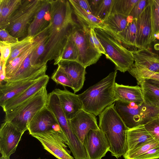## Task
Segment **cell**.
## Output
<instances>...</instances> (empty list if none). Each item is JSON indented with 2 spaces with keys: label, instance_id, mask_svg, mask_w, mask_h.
Listing matches in <instances>:
<instances>
[{
  "label": "cell",
  "instance_id": "cell-47",
  "mask_svg": "<svg viewBox=\"0 0 159 159\" xmlns=\"http://www.w3.org/2000/svg\"><path fill=\"white\" fill-rule=\"evenodd\" d=\"M145 80L159 88V81L151 80Z\"/></svg>",
  "mask_w": 159,
  "mask_h": 159
},
{
  "label": "cell",
  "instance_id": "cell-9",
  "mask_svg": "<svg viewBox=\"0 0 159 159\" xmlns=\"http://www.w3.org/2000/svg\"><path fill=\"white\" fill-rule=\"evenodd\" d=\"M32 136L39 141L45 149L58 159H74L67 149V143L62 131L53 130Z\"/></svg>",
  "mask_w": 159,
  "mask_h": 159
},
{
  "label": "cell",
  "instance_id": "cell-7",
  "mask_svg": "<svg viewBox=\"0 0 159 159\" xmlns=\"http://www.w3.org/2000/svg\"><path fill=\"white\" fill-rule=\"evenodd\" d=\"M115 104V109L129 129L144 125L159 116V107L149 106L144 102H129L118 100Z\"/></svg>",
  "mask_w": 159,
  "mask_h": 159
},
{
  "label": "cell",
  "instance_id": "cell-15",
  "mask_svg": "<svg viewBox=\"0 0 159 159\" xmlns=\"http://www.w3.org/2000/svg\"><path fill=\"white\" fill-rule=\"evenodd\" d=\"M138 48H148L150 45L151 32L150 0L140 15L137 19L136 24Z\"/></svg>",
  "mask_w": 159,
  "mask_h": 159
},
{
  "label": "cell",
  "instance_id": "cell-50",
  "mask_svg": "<svg viewBox=\"0 0 159 159\" xmlns=\"http://www.w3.org/2000/svg\"><path fill=\"white\" fill-rule=\"evenodd\" d=\"M38 159H41V158L40 157L38 158Z\"/></svg>",
  "mask_w": 159,
  "mask_h": 159
},
{
  "label": "cell",
  "instance_id": "cell-26",
  "mask_svg": "<svg viewBox=\"0 0 159 159\" xmlns=\"http://www.w3.org/2000/svg\"><path fill=\"white\" fill-rule=\"evenodd\" d=\"M69 1L71 6L73 13L77 20L94 28L102 29L103 28L104 25L102 20L93 14L87 12L73 0Z\"/></svg>",
  "mask_w": 159,
  "mask_h": 159
},
{
  "label": "cell",
  "instance_id": "cell-13",
  "mask_svg": "<svg viewBox=\"0 0 159 159\" xmlns=\"http://www.w3.org/2000/svg\"><path fill=\"white\" fill-rule=\"evenodd\" d=\"M95 116L82 109L73 118L69 120L74 133L83 144L89 131L100 129Z\"/></svg>",
  "mask_w": 159,
  "mask_h": 159
},
{
  "label": "cell",
  "instance_id": "cell-4",
  "mask_svg": "<svg viewBox=\"0 0 159 159\" xmlns=\"http://www.w3.org/2000/svg\"><path fill=\"white\" fill-rule=\"evenodd\" d=\"M46 86L20 105L5 112L4 121L11 122L19 131L24 133L35 115L47 106Z\"/></svg>",
  "mask_w": 159,
  "mask_h": 159
},
{
  "label": "cell",
  "instance_id": "cell-51",
  "mask_svg": "<svg viewBox=\"0 0 159 159\" xmlns=\"http://www.w3.org/2000/svg\"><path fill=\"white\" fill-rule=\"evenodd\" d=\"M159 159V158H157V159Z\"/></svg>",
  "mask_w": 159,
  "mask_h": 159
},
{
  "label": "cell",
  "instance_id": "cell-20",
  "mask_svg": "<svg viewBox=\"0 0 159 159\" xmlns=\"http://www.w3.org/2000/svg\"><path fill=\"white\" fill-rule=\"evenodd\" d=\"M49 0H43L41 5L28 30V36L34 37L48 25L50 18Z\"/></svg>",
  "mask_w": 159,
  "mask_h": 159
},
{
  "label": "cell",
  "instance_id": "cell-21",
  "mask_svg": "<svg viewBox=\"0 0 159 159\" xmlns=\"http://www.w3.org/2000/svg\"><path fill=\"white\" fill-rule=\"evenodd\" d=\"M31 54L25 59L16 73L11 77L6 80L4 82L23 80L35 76H43L46 75L47 63L34 66L31 65Z\"/></svg>",
  "mask_w": 159,
  "mask_h": 159
},
{
  "label": "cell",
  "instance_id": "cell-23",
  "mask_svg": "<svg viewBox=\"0 0 159 159\" xmlns=\"http://www.w3.org/2000/svg\"><path fill=\"white\" fill-rule=\"evenodd\" d=\"M115 94L116 101L136 103L144 102L141 88L138 85L130 86L116 83Z\"/></svg>",
  "mask_w": 159,
  "mask_h": 159
},
{
  "label": "cell",
  "instance_id": "cell-34",
  "mask_svg": "<svg viewBox=\"0 0 159 159\" xmlns=\"http://www.w3.org/2000/svg\"><path fill=\"white\" fill-rule=\"evenodd\" d=\"M138 1L139 0H114L111 13H117L129 16L134 6Z\"/></svg>",
  "mask_w": 159,
  "mask_h": 159
},
{
  "label": "cell",
  "instance_id": "cell-14",
  "mask_svg": "<svg viewBox=\"0 0 159 159\" xmlns=\"http://www.w3.org/2000/svg\"><path fill=\"white\" fill-rule=\"evenodd\" d=\"M43 76H37L16 81L5 82L0 84V106L2 107L7 101L23 92Z\"/></svg>",
  "mask_w": 159,
  "mask_h": 159
},
{
  "label": "cell",
  "instance_id": "cell-45",
  "mask_svg": "<svg viewBox=\"0 0 159 159\" xmlns=\"http://www.w3.org/2000/svg\"><path fill=\"white\" fill-rule=\"evenodd\" d=\"M82 8L89 14H92L88 0H73Z\"/></svg>",
  "mask_w": 159,
  "mask_h": 159
},
{
  "label": "cell",
  "instance_id": "cell-30",
  "mask_svg": "<svg viewBox=\"0 0 159 159\" xmlns=\"http://www.w3.org/2000/svg\"><path fill=\"white\" fill-rule=\"evenodd\" d=\"M22 0H0V27L19 7Z\"/></svg>",
  "mask_w": 159,
  "mask_h": 159
},
{
  "label": "cell",
  "instance_id": "cell-6",
  "mask_svg": "<svg viewBox=\"0 0 159 159\" xmlns=\"http://www.w3.org/2000/svg\"><path fill=\"white\" fill-rule=\"evenodd\" d=\"M43 0H23L21 5L7 21L0 27L13 36L23 39L28 36V30L40 8Z\"/></svg>",
  "mask_w": 159,
  "mask_h": 159
},
{
  "label": "cell",
  "instance_id": "cell-33",
  "mask_svg": "<svg viewBox=\"0 0 159 159\" xmlns=\"http://www.w3.org/2000/svg\"><path fill=\"white\" fill-rule=\"evenodd\" d=\"M128 71L136 79L138 84L146 80L159 81V73L137 67L133 65Z\"/></svg>",
  "mask_w": 159,
  "mask_h": 159
},
{
  "label": "cell",
  "instance_id": "cell-28",
  "mask_svg": "<svg viewBox=\"0 0 159 159\" xmlns=\"http://www.w3.org/2000/svg\"><path fill=\"white\" fill-rule=\"evenodd\" d=\"M48 30V25L34 37L37 40V44L31 54L30 61L32 66L41 64L39 63V61L45 51Z\"/></svg>",
  "mask_w": 159,
  "mask_h": 159
},
{
  "label": "cell",
  "instance_id": "cell-31",
  "mask_svg": "<svg viewBox=\"0 0 159 159\" xmlns=\"http://www.w3.org/2000/svg\"><path fill=\"white\" fill-rule=\"evenodd\" d=\"M34 41V37L27 36L16 43H9L11 48V53L6 65L26 50L32 45Z\"/></svg>",
  "mask_w": 159,
  "mask_h": 159
},
{
  "label": "cell",
  "instance_id": "cell-41",
  "mask_svg": "<svg viewBox=\"0 0 159 159\" xmlns=\"http://www.w3.org/2000/svg\"><path fill=\"white\" fill-rule=\"evenodd\" d=\"M0 61L6 64L11 53V46L9 43L0 41Z\"/></svg>",
  "mask_w": 159,
  "mask_h": 159
},
{
  "label": "cell",
  "instance_id": "cell-32",
  "mask_svg": "<svg viewBox=\"0 0 159 159\" xmlns=\"http://www.w3.org/2000/svg\"><path fill=\"white\" fill-rule=\"evenodd\" d=\"M151 32L150 43L156 39L155 35L159 34V0H150Z\"/></svg>",
  "mask_w": 159,
  "mask_h": 159
},
{
  "label": "cell",
  "instance_id": "cell-36",
  "mask_svg": "<svg viewBox=\"0 0 159 159\" xmlns=\"http://www.w3.org/2000/svg\"><path fill=\"white\" fill-rule=\"evenodd\" d=\"M78 47L75 42L69 36L60 61H78Z\"/></svg>",
  "mask_w": 159,
  "mask_h": 159
},
{
  "label": "cell",
  "instance_id": "cell-11",
  "mask_svg": "<svg viewBox=\"0 0 159 159\" xmlns=\"http://www.w3.org/2000/svg\"><path fill=\"white\" fill-rule=\"evenodd\" d=\"M31 135L52 130L62 131L53 113L46 106L39 111L28 126Z\"/></svg>",
  "mask_w": 159,
  "mask_h": 159
},
{
  "label": "cell",
  "instance_id": "cell-44",
  "mask_svg": "<svg viewBox=\"0 0 159 159\" xmlns=\"http://www.w3.org/2000/svg\"><path fill=\"white\" fill-rule=\"evenodd\" d=\"M0 41L8 43H15L19 41V39L11 35L6 29H0Z\"/></svg>",
  "mask_w": 159,
  "mask_h": 159
},
{
  "label": "cell",
  "instance_id": "cell-37",
  "mask_svg": "<svg viewBox=\"0 0 159 159\" xmlns=\"http://www.w3.org/2000/svg\"><path fill=\"white\" fill-rule=\"evenodd\" d=\"M114 0H101L95 16L103 22L110 15Z\"/></svg>",
  "mask_w": 159,
  "mask_h": 159
},
{
  "label": "cell",
  "instance_id": "cell-1",
  "mask_svg": "<svg viewBox=\"0 0 159 159\" xmlns=\"http://www.w3.org/2000/svg\"><path fill=\"white\" fill-rule=\"evenodd\" d=\"M50 18L48 24V36L43 54L39 63H47L53 60L57 65L70 35L75 19L69 0H50Z\"/></svg>",
  "mask_w": 159,
  "mask_h": 159
},
{
  "label": "cell",
  "instance_id": "cell-22",
  "mask_svg": "<svg viewBox=\"0 0 159 159\" xmlns=\"http://www.w3.org/2000/svg\"><path fill=\"white\" fill-rule=\"evenodd\" d=\"M153 139H154L145 129L144 125H139L129 129L126 131V152L134 150L141 145Z\"/></svg>",
  "mask_w": 159,
  "mask_h": 159
},
{
  "label": "cell",
  "instance_id": "cell-10",
  "mask_svg": "<svg viewBox=\"0 0 159 159\" xmlns=\"http://www.w3.org/2000/svg\"><path fill=\"white\" fill-rule=\"evenodd\" d=\"M83 145L87 159H101L110 151L108 141L100 129L89 131L85 138Z\"/></svg>",
  "mask_w": 159,
  "mask_h": 159
},
{
  "label": "cell",
  "instance_id": "cell-12",
  "mask_svg": "<svg viewBox=\"0 0 159 159\" xmlns=\"http://www.w3.org/2000/svg\"><path fill=\"white\" fill-rule=\"evenodd\" d=\"M24 133L18 131L10 121H4L0 129V152L9 158L14 153Z\"/></svg>",
  "mask_w": 159,
  "mask_h": 159
},
{
  "label": "cell",
  "instance_id": "cell-48",
  "mask_svg": "<svg viewBox=\"0 0 159 159\" xmlns=\"http://www.w3.org/2000/svg\"><path fill=\"white\" fill-rule=\"evenodd\" d=\"M0 159H10V158H5L2 156H1L0 158Z\"/></svg>",
  "mask_w": 159,
  "mask_h": 159
},
{
  "label": "cell",
  "instance_id": "cell-19",
  "mask_svg": "<svg viewBox=\"0 0 159 159\" xmlns=\"http://www.w3.org/2000/svg\"><path fill=\"white\" fill-rule=\"evenodd\" d=\"M134 66L152 72L159 73V55L148 48L131 51Z\"/></svg>",
  "mask_w": 159,
  "mask_h": 159
},
{
  "label": "cell",
  "instance_id": "cell-17",
  "mask_svg": "<svg viewBox=\"0 0 159 159\" xmlns=\"http://www.w3.org/2000/svg\"><path fill=\"white\" fill-rule=\"evenodd\" d=\"M54 91L59 98L67 119H71L83 109L82 103L78 95L70 92L65 88L63 90L56 89Z\"/></svg>",
  "mask_w": 159,
  "mask_h": 159
},
{
  "label": "cell",
  "instance_id": "cell-46",
  "mask_svg": "<svg viewBox=\"0 0 159 159\" xmlns=\"http://www.w3.org/2000/svg\"><path fill=\"white\" fill-rule=\"evenodd\" d=\"M92 14L95 16L101 0H88Z\"/></svg>",
  "mask_w": 159,
  "mask_h": 159
},
{
  "label": "cell",
  "instance_id": "cell-3",
  "mask_svg": "<svg viewBox=\"0 0 159 159\" xmlns=\"http://www.w3.org/2000/svg\"><path fill=\"white\" fill-rule=\"evenodd\" d=\"M115 104L106 107L99 115L98 126L108 141L111 155L118 158L126 152V131L129 128L116 111Z\"/></svg>",
  "mask_w": 159,
  "mask_h": 159
},
{
  "label": "cell",
  "instance_id": "cell-18",
  "mask_svg": "<svg viewBox=\"0 0 159 159\" xmlns=\"http://www.w3.org/2000/svg\"><path fill=\"white\" fill-rule=\"evenodd\" d=\"M49 79L47 75L43 76L20 93L7 101L2 107L5 112L20 105L29 99L44 87L47 86Z\"/></svg>",
  "mask_w": 159,
  "mask_h": 159
},
{
  "label": "cell",
  "instance_id": "cell-43",
  "mask_svg": "<svg viewBox=\"0 0 159 159\" xmlns=\"http://www.w3.org/2000/svg\"><path fill=\"white\" fill-rule=\"evenodd\" d=\"M90 31L91 35V38L90 39L91 43L99 52L106 55L105 51L96 36L94 28L91 27Z\"/></svg>",
  "mask_w": 159,
  "mask_h": 159
},
{
  "label": "cell",
  "instance_id": "cell-38",
  "mask_svg": "<svg viewBox=\"0 0 159 159\" xmlns=\"http://www.w3.org/2000/svg\"><path fill=\"white\" fill-rule=\"evenodd\" d=\"M51 78L57 84L61 85L64 87H70L72 89H73L70 80L59 66H58L57 68L54 71Z\"/></svg>",
  "mask_w": 159,
  "mask_h": 159
},
{
  "label": "cell",
  "instance_id": "cell-5",
  "mask_svg": "<svg viewBox=\"0 0 159 159\" xmlns=\"http://www.w3.org/2000/svg\"><path fill=\"white\" fill-rule=\"evenodd\" d=\"M96 36L103 46L106 57L115 64L116 70L125 72L134 62L132 53L125 48L107 29L94 28Z\"/></svg>",
  "mask_w": 159,
  "mask_h": 159
},
{
  "label": "cell",
  "instance_id": "cell-24",
  "mask_svg": "<svg viewBox=\"0 0 159 159\" xmlns=\"http://www.w3.org/2000/svg\"><path fill=\"white\" fill-rule=\"evenodd\" d=\"M133 20L131 16H126L117 13H111L103 22L105 28L114 34L123 31Z\"/></svg>",
  "mask_w": 159,
  "mask_h": 159
},
{
  "label": "cell",
  "instance_id": "cell-49",
  "mask_svg": "<svg viewBox=\"0 0 159 159\" xmlns=\"http://www.w3.org/2000/svg\"><path fill=\"white\" fill-rule=\"evenodd\" d=\"M157 46H159V43L157 44H156ZM158 50H159V49H158Z\"/></svg>",
  "mask_w": 159,
  "mask_h": 159
},
{
  "label": "cell",
  "instance_id": "cell-35",
  "mask_svg": "<svg viewBox=\"0 0 159 159\" xmlns=\"http://www.w3.org/2000/svg\"><path fill=\"white\" fill-rule=\"evenodd\" d=\"M159 146V142L154 139L147 142L123 155L125 159H134L144 153L150 149Z\"/></svg>",
  "mask_w": 159,
  "mask_h": 159
},
{
  "label": "cell",
  "instance_id": "cell-29",
  "mask_svg": "<svg viewBox=\"0 0 159 159\" xmlns=\"http://www.w3.org/2000/svg\"><path fill=\"white\" fill-rule=\"evenodd\" d=\"M37 44V40L34 37V42L29 48L10 63L6 65V80L11 77L16 73L25 59L32 53Z\"/></svg>",
  "mask_w": 159,
  "mask_h": 159
},
{
  "label": "cell",
  "instance_id": "cell-39",
  "mask_svg": "<svg viewBox=\"0 0 159 159\" xmlns=\"http://www.w3.org/2000/svg\"><path fill=\"white\" fill-rule=\"evenodd\" d=\"M144 126L153 139L159 142V116L146 123Z\"/></svg>",
  "mask_w": 159,
  "mask_h": 159
},
{
  "label": "cell",
  "instance_id": "cell-42",
  "mask_svg": "<svg viewBox=\"0 0 159 159\" xmlns=\"http://www.w3.org/2000/svg\"><path fill=\"white\" fill-rule=\"evenodd\" d=\"M159 158V146L149 150L134 159H155Z\"/></svg>",
  "mask_w": 159,
  "mask_h": 159
},
{
  "label": "cell",
  "instance_id": "cell-16",
  "mask_svg": "<svg viewBox=\"0 0 159 159\" xmlns=\"http://www.w3.org/2000/svg\"><path fill=\"white\" fill-rule=\"evenodd\" d=\"M57 65L66 73L70 80L74 93L80 90L85 80L86 68L76 61H61Z\"/></svg>",
  "mask_w": 159,
  "mask_h": 159
},
{
  "label": "cell",
  "instance_id": "cell-40",
  "mask_svg": "<svg viewBox=\"0 0 159 159\" xmlns=\"http://www.w3.org/2000/svg\"><path fill=\"white\" fill-rule=\"evenodd\" d=\"M147 0H139L134 6L130 14L133 19H137L142 14L148 2Z\"/></svg>",
  "mask_w": 159,
  "mask_h": 159
},
{
  "label": "cell",
  "instance_id": "cell-25",
  "mask_svg": "<svg viewBox=\"0 0 159 159\" xmlns=\"http://www.w3.org/2000/svg\"><path fill=\"white\" fill-rule=\"evenodd\" d=\"M137 20V19H133L125 29L119 33L115 34L111 32L123 46L128 50V48H138Z\"/></svg>",
  "mask_w": 159,
  "mask_h": 159
},
{
  "label": "cell",
  "instance_id": "cell-27",
  "mask_svg": "<svg viewBox=\"0 0 159 159\" xmlns=\"http://www.w3.org/2000/svg\"><path fill=\"white\" fill-rule=\"evenodd\" d=\"M138 84L140 86L145 103L150 106L159 107V88L146 80Z\"/></svg>",
  "mask_w": 159,
  "mask_h": 159
},
{
  "label": "cell",
  "instance_id": "cell-2",
  "mask_svg": "<svg viewBox=\"0 0 159 159\" xmlns=\"http://www.w3.org/2000/svg\"><path fill=\"white\" fill-rule=\"evenodd\" d=\"M116 70L78 95L83 109L95 116L99 115L116 101L115 87Z\"/></svg>",
  "mask_w": 159,
  "mask_h": 159
},
{
  "label": "cell",
  "instance_id": "cell-8",
  "mask_svg": "<svg viewBox=\"0 0 159 159\" xmlns=\"http://www.w3.org/2000/svg\"><path fill=\"white\" fill-rule=\"evenodd\" d=\"M70 37L75 42L78 49L77 62L86 68L96 63L102 54L90 42L85 26L82 22L75 20Z\"/></svg>",
  "mask_w": 159,
  "mask_h": 159
}]
</instances>
